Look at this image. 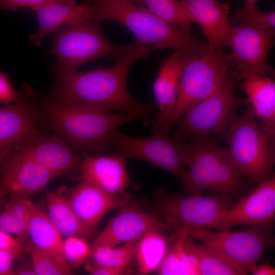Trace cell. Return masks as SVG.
Returning a JSON list of instances; mask_svg holds the SVG:
<instances>
[{
	"label": "cell",
	"instance_id": "cell-33",
	"mask_svg": "<svg viewBox=\"0 0 275 275\" xmlns=\"http://www.w3.org/2000/svg\"><path fill=\"white\" fill-rule=\"evenodd\" d=\"M188 233L185 230L177 232L175 241L157 269L160 275H181V266L183 246Z\"/></svg>",
	"mask_w": 275,
	"mask_h": 275
},
{
	"label": "cell",
	"instance_id": "cell-6",
	"mask_svg": "<svg viewBox=\"0 0 275 275\" xmlns=\"http://www.w3.org/2000/svg\"><path fill=\"white\" fill-rule=\"evenodd\" d=\"M223 136L231 159L246 178L258 184L274 175V141L263 131L252 109L236 114Z\"/></svg>",
	"mask_w": 275,
	"mask_h": 275
},
{
	"label": "cell",
	"instance_id": "cell-11",
	"mask_svg": "<svg viewBox=\"0 0 275 275\" xmlns=\"http://www.w3.org/2000/svg\"><path fill=\"white\" fill-rule=\"evenodd\" d=\"M269 227L253 226L239 231L195 230L188 232L237 267L248 271L274 240Z\"/></svg>",
	"mask_w": 275,
	"mask_h": 275
},
{
	"label": "cell",
	"instance_id": "cell-22",
	"mask_svg": "<svg viewBox=\"0 0 275 275\" xmlns=\"http://www.w3.org/2000/svg\"><path fill=\"white\" fill-rule=\"evenodd\" d=\"M242 87L261 127L272 141L275 139V82L272 78L250 72H241Z\"/></svg>",
	"mask_w": 275,
	"mask_h": 275
},
{
	"label": "cell",
	"instance_id": "cell-38",
	"mask_svg": "<svg viewBox=\"0 0 275 275\" xmlns=\"http://www.w3.org/2000/svg\"><path fill=\"white\" fill-rule=\"evenodd\" d=\"M85 268L92 275H122L128 272L127 267H112L98 265L88 259L85 262Z\"/></svg>",
	"mask_w": 275,
	"mask_h": 275
},
{
	"label": "cell",
	"instance_id": "cell-18",
	"mask_svg": "<svg viewBox=\"0 0 275 275\" xmlns=\"http://www.w3.org/2000/svg\"><path fill=\"white\" fill-rule=\"evenodd\" d=\"M188 57L175 51L161 62L153 86L157 106L155 118L152 122L153 132L164 126L175 106L179 82Z\"/></svg>",
	"mask_w": 275,
	"mask_h": 275
},
{
	"label": "cell",
	"instance_id": "cell-5",
	"mask_svg": "<svg viewBox=\"0 0 275 275\" xmlns=\"http://www.w3.org/2000/svg\"><path fill=\"white\" fill-rule=\"evenodd\" d=\"M45 108L51 126L59 134L79 147L102 151L112 150L108 140L113 133L137 119L123 112L113 114L65 105L53 98L46 101Z\"/></svg>",
	"mask_w": 275,
	"mask_h": 275
},
{
	"label": "cell",
	"instance_id": "cell-41",
	"mask_svg": "<svg viewBox=\"0 0 275 275\" xmlns=\"http://www.w3.org/2000/svg\"><path fill=\"white\" fill-rule=\"evenodd\" d=\"M254 275H274L275 268L269 263L257 264L250 267L248 270Z\"/></svg>",
	"mask_w": 275,
	"mask_h": 275
},
{
	"label": "cell",
	"instance_id": "cell-8",
	"mask_svg": "<svg viewBox=\"0 0 275 275\" xmlns=\"http://www.w3.org/2000/svg\"><path fill=\"white\" fill-rule=\"evenodd\" d=\"M158 215L175 232L217 229L232 198L213 191L207 195L180 196L159 189L154 193Z\"/></svg>",
	"mask_w": 275,
	"mask_h": 275
},
{
	"label": "cell",
	"instance_id": "cell-16",
	"mask_svg": "<svg viewBox=\"0 0 275 275\" xmlns=\"http://www.w3.org/2000/svg\"><path fill=\"white\" fill-rule=\"evenodd\" d=\"M67 198L80 223L93 234L107 212L128 201L127 196L112 197L83 178L70 189Z\"/></svg>",
	"mask_w": 275,
	"mask_h": 275
},
{
	"label": "cell",
	"instance_id": "cell-19",
	"mask_svg": "<svg viewBox=\"0 0 275 275\" xmlns=\"http://www.w3.org/2000/svg\"><path fill=\"white\" fill-rule=\"evenodd\" d=\"M195 22L198 23L207 42L215 48L224 49L232 24L229 18L230 6L216 0H181Z\"/></svg>",
	"mask_w": 275,
	"mask_h": 275
},
{
	"label": "cell",
	"instance_id": "cell-35",
	"mask_svg": "<svg viewBox=\"0 0 275 275\" xmlns=\"http://www.w3.org/2000/svg\"><path fill=\"white\" fill-rule=\"evenodd\" d=\"M74 0H0V6L5 10L16 11L21 7L32 10L52 3H75Z\"/></svg>",
	"mask_w": 275,
	"mask_h": 275
},
{
	"label": "cell",
	"instance_id": "cell-25",
	"mask_svg": "<svg viewBox=\"0 0 275 275\" xmlns=\"http://www.w3.org/2000/svg\"><path fill=\"white\" fill-rule=\"evenodd\" d=\"M47 215L62 237H90L94 234L80 223L67 198L59 193L46 190Z\"/></svg>",
	"mask_w": 275,
	"mask_h": 275
},
{
	"label": "cell",
	"instance_id": "cell-24",
	"mask_svg": "<svg viewBox=\"0 0 275 275\" xmlns=\"http://www.w3.org/2000/svg\"><path fill=\"white\" fill-rule=\"evenodd\" d=\"M27 233L38 249L68 265L63 251V240L47 214L33 204L28 222Z\"/></svg>",
	"mask_w": 275,
	"mask_h": 275
},
{
	"label": "cell",
	"instance_id": "cell-34",
	"mask_svg": "<svg viewBox=\"0 0 275 275\" xmlns=\"http://www.w3.org/2000/svg\"><path fill=\"white\" fill-rule=\"evenodd\" d=\"M181 275H200L199 261L196 244L188 234L185 238L183 246Z\"/></svg>",
	"mask_w": 275,
	"mask_h": 275
},
{
	"label": "cell",
	"instance_id": "cell-43",
	"mask_svg": "<svg viewBox=\"0 0 275 275\" xmlns=\"http://www.w3.org/2000/svg\"><path fill=\"white\" fill-rule=\"evenodd\" d=\"M13 148H7L0 151V163H1L4 158L8 155L12 150Z\"/></svg>",
	"mask_w": 275,
	"mask_h": 275
},
{
	"label": "cell",
	"instance_id": "cell-39",
	"mask_svg": "<svg viewBox=\"0 0 275 275\" xmlns=\"http://www.w3.org/2000/svg\"><path fill=\"white\" fill-rule=\"evenodd\" d=\"M24 249L23 244L13 235L0 231V251H7L18 257Z\"/></svg>",
	"mask_w": 275,
	"mask_h": 275
},
{
	"label": "cell",
	"instance_id": "cell-7",
	"mask_svg": "<svg viewBox=\"0 0 275 275\" xmlns=\"http://www.w3.org/2000/svg\"><path fill=\"white\" fill-rule=\"evenodd\" d=\"M231 55L211 46L188 57L179 82L175 106L161 129L169 133L178 119L194 105L211 95L229 77Z\"/></svg>",
	"mask_w": 275,
	"mask_h": 275
},
{
	"label": "cell",
	"instance_id": "cell-23",
	"mask_svg": "<svg viewBox=\"0 0 275 275\" xmlns=\"http://www.w3.org/2000/svg\"><path fill=\"white\" fill-rule=\"evenodd\" d=\"M38 115L29 104L20 101L0 108V151L18 146L36 135Z\"/></svg>",
	"mask_w": 275,
	"mask_h": 275
},
{
	"label": "cell",
	"instance_id": "cell-42",
	"mask_svg": "<svg viewBox=\"0 0 275 275\" xmlns=\"http://www.w3.org/2000/svg\"><path fill=\"white\" fill-rule=\"evenodd\" d=\"M13 275H36V273L31 262L23 263L13 268Z\"/></svg>",
	"mask_w": 275,
	"mask_h": 275
},
{
	"label": "cell",
	"instance_id": "cell-9",
	"mask_svg": "<svg viewBox=\"0 0 275 275\" xmlns=\"http://www.w3.org/2000/svg\"><path fill=\"white\" fill-rule=\"evenodd\" d=\"M235 74L178 119L174 138L182 142L190 136L211 132L224 135L237 109L244 103L235 93Z\"/></svg>",
	"mask_w": 275,
	"mask_h": 275
},
{
	"label": "cell",
	"instance_id": "cell-32",
	"mask_svg": "<svg viewBox=\"0 0 275 275\" xmlns=\"http://www.w3.org/2000/svg\"><path fill=\"white\" fill-rule=\"evenodd\" d=\"M64 258L71 267H78L89 257L90 246L85 237L71 236L63 240Z\"/></svg>",
	"mask_w": 275,
	"mask_h": 275
},
{
	"label": "cell",
	"instance_id": "cell-4",
	"mask_svg": "<svg viewBox=\"0 0 275 275\" xmlns=\"http://www.w3.org/2000/svg\"><path fill=\"white\" fill-rule=\"evenodd\" d=\"M53 33L50 53L57 57L56 70H77L84 65L102 58L117 60L125 55L148 47L135 41L126 46L114 44L102 33L100 23L81 21Z\"/></svg>",
	"mask_w": 275,
	"mask_h": 275
},
{
	"label": "cell",
	"instance_id": "cell-3",
	"mask_svg": "<svg viewBox=\"0 0 275 275\" xmlns=\"http://www.w3.org/2000/svg\"><path fill=\"white\" fill-rule=\"evenodd\" d=\"M208 134L190 136L182 142L188 167L184 191L196 195L210 190L231 198L237 197L246 188L248 181L232 162L227 149Z\"/></svg>",
	"mask_w": 275,
	"mask_h": 275
},
{
	"label": "cell",
	"instance_id": "cell-21",
	"mask_svg": "<svg viewBox=\"0 0 275 275\" xmlns=\"http://www.w3.org/2000/svg\"><path fill=\"white\" fill-rule=\"evenodd\" d=\"M35 13L38 23L37 32L29 37L34 45L40 46L42 40L48 34L52 33L64 25L95 19L94 7L89 3H52L46 4L33 10Z\"/></svg>",
	"mask_w": 275,
	"mask_h": 275
},
{
	"label": "cell",
	"instance_id": "cell-26",
	"mask_svg": "<svg viewBox=\"0 0 275 275\" xmlns=\"http://www.w3.org/2000/svg\"><path fill=\"white\" fill-rule=\"evenodd\" d=\"M160 229L150 230L138 240L135 258L140 274L146 275L156 270L160 266L168 250L170 240Z\"/></svg>",
	"mask_w": 275,
	"mask_h": 275
},
{
	"label": "cell",
	"instance_id": "cell-29",
	"mask_svg": "<svg viewBox=\"0 0 275 275\" xmlns=\"http://www.w3.org/2000/svg\"><path fill=\"white\" fill-rule=\"evenodd\" d=\"M200 275H241L248 272L231 264L204 243L196 244Z\"/></svg>",
	"mask_w": 275,
	"mask_h": 275
},
{
	"label": "cell",
	"instance_id": "cell-27",
	"mask_svg": "<svg viewBox=\"0 0 275 275\" xmlns=\"http://www.w3.org/2000/svg\"><path fill=\"white\" fill-rule=\"evenodd\" d=\"M142 4L167 22L178 26L190 34L194 19L187 12L179 0H127Z\"/></svg>",
	"mask_w": 275,
	"mask_h": 275
},
{
	"label": "cell",
	"instance_id": "cell-36",
	"mask_svg": "<svg viewBox=\"0 0 275 275\" xmlns=\"http://www.w3.org/2000/svg\"><path fill=\"white\" fill-rule=\"evenodd\" d=\"M21 101L14 89L10 77L0 70V104L5 105Z\"/></svg>",
	"mask_w": 275,
	"mask_h": 275
},
{
	"label": "cell",
	"instance_id": "cell-20",
	"mask_svg": "<svg viewBox=\"0 0 275 275\" xmlns=\"http://www.w3.org/2000/svg\"><path fill=\"white\" fill-rule=\"evenodd\" d=\"M17 148L39 164L61 175L80 170L79 156L58 138L39 139L35 135Z\"/></svg>",
	"mask_w": 275,
	"mask_h": 275
},
{
	"label": "cell",
	"instance_id": "cell-1",
	"mask_svg": "<svg viewBox=\"0 0 275 275\" xmlns=\"http://www.w3.org/2000/svg\"><path fill=\"white\" fill-rule=\"evenodd\" d=\"M150 52L148 48L125 55L110 68L99 66L81 72L56 70L53 98L65 105L105 112L119 111L147 119L153 106L135 100L127 90L126 81L131 66L137 60L147 58Z\"/></svg>",
	"mask_w": 275,
	"mask_h": 275
},
{
	"label": "cell",
	"instance_id": "cell-45",
	"mask_svg": "<svg viewBox=\"0 0 275 275\" xmlns=\"http://www.w3.org/2000/svg\"><path fill=\"white\" fill-rule=\"evenodd\" d=\"M1 163H2V162H1ZM1 163H0V165H1Z\"/></svg>",
	"mask_w": 275,
	"mask_h": 275
},
{
	"label": "cell",
	"instance_id": "cell-17",
	"mask_svg": "<svg viewBox=\"0 0 275 275\" xmlns=\"http://www.w3.org/2000/svg\"><path fill=\"white\" fill-rule=\"evenodd\" d=\"M125 159L119 155L91 156L85 153L79 170L81 178L112 197L125 195L131 184Z\"/></svg>",
	"mask_w": 275,
	"mask_h": 275
},
{
	"label": "cell",
	"instance_id": "cell-44",
	"mask_svg": "<svg viewBox=\"0 0 275 275\" xmlns=\"http://www.w3.org/2000/svg\"><path fill=\"white\" fill-rule=\"evenodd\" d=\"M258 0H244V7L251 8L256 5Z\"/></svg>",
	"mask_w": 275,
	"mask_h": 275
},
{
	"label": "cell",
	"instance_id": "cell-31",
	"mask_svg": "<svg viewBox=\"0 0 275 275\" xmlns=\"http://www.w3.org/2000/svg\"><path fill=\"white\" fill-rule=\"evenodd\" d=\"M232 24L239 23L274 29L275 26V12H264L260 10L257 5L251 8H238L230 18Z\"/></svg>",
	"mask_w": 275,
	"mask_h": 275
},
{
	"label": "cell",
	"instance_id": "cell-2",
	"mask_svg": "<svg viewBox=\"0 0 275 275\" xmlns=\"http://www.w3.org/2000/svg\"><path fill=\"white\" fill-rule=\"evenodd\" d=\"M95 8L94 22L112 20L130 30L139 43L151 51L173 48L188 56L201 54L210 47L206 41L196 38L164 21L145 7L127 0H84Z\"/></svg>",
	"mask_w": 275,
	"mask_h": 275
},
{
	"label": "cell",
	"instance_id": "cell-40",
	"mask_svg": "<svg viewBox=\"0 0 275 275\" xmlns=\"http://www.w3.org/2000/svg\"><path fill=\"white\" fill-rule=\"evenodd\" d=\"M18 257L14 253L0 251V275H13V261Z\"/></svg>",
	"mask_w": 275,
	"mask_h": 275
},
{
	"label": "cell",
	"instance_id": "cell-15",
	"mask_svg": "<svg viewBox=\"0 0 275 275\" xmlns=\"http://www.w3.org/2000/svg\"><path fill=\"white\" fill-rule=\"evenodd\" d=\"M257 185L226 211L216 230H229L236 226L269 227L272 224L275 218L274 175Z\"/></svg>",
	"mask_w": 275,
	"mask_h": 275
},
{
	"label": "cell",
	"instance_id": "cell-10",
	"mask_svg": "<svg viewBox=\"0 0 275 275\" xmlns=\"http://www.w3.org/2000/svg\"><path fill=\"white\" fill-rule=\"evenodd\" d=\"M168 133L160 128L149 138L138 139L117 130L111 135L108 142L117 155L147 161L172 174L184 183L187 175L184 144Z\"/></svg>",
	"mask_w": 275,
	"mask_h": 275
},
{
	"label": "cell",
	"instance_id": "cell-28",
	"mask_svg": "<svg viewBox=\"0 0 275 275\" xmlns=\"http://www.w3.org/2000/svg\"><path fill=\"white\" fill-rule=\"evenodd\" d=\"M138 240L125 243L117 247L99 246L90 252L89 257L94 263L98 265L112 267H127L135 258Z\"/></svg>",
	"mask_w": 275,
	"mask_h": 275
},
{
	"label": "cell",
	"instance_id": "cell-14",
	"mask_svg": "<svg viewBox=\"0 0 275 275\" xmlns=\"http://www.w3.org/2000/svg\"><path fill=\"white\" fill-rule=\"evenodd\" d=\"M153 229L167 231L171 228L158 214L128 201L96 237L90 245V252L99 246H115L136 240Z\"/></svg>",
	"mask_w": 275,
	"mask_h": 275
},
{
	"label": "cell",
	"instance_id": "cell-30",
	"mask_svg": "<svg viewBox=\"0 0 275 275\" xmlns=\"http://www.w3.org/2000/svg\"><path fill=\"white\" fill-rule=\"evenodd\" d=\"M24 249L31 259L36 275H69L73 274L68 265L59 262L49 254L36 248L29 240H25Z\"/></svg>",
	"mask_w": 275,
	"mask_h": 275
},
{
	"label": "cell",
	"instance_id": "cell-13",
	"mask_svg": "<svg viewBox=\"0 0 275 275\" xmlns=\"http://www.w3.org/2000/svg\"><path fill=\"white\" fill-rule=\"evenodd\" d=\"M0 175V211L8 196L23 198L42 190L53 178L61 176L29 157L19 150H13L3 160Z\"/></svg>",
	"mask_w": 275,
	"mask_h": 275
},
{
	"label": "cell",
	"instance_id": "cell-12",
	"mask_svg": "<svg viewBox=\"0 0 275 275\" xmlns=\"http://www.w3.org/2000/svg\"><path fill=\"white\" fill-rule=\"evenodd\" d=\"M274 33V28L232 24L226 46L231 51L234 72H250L267 76L269 71L267 58L273 44Z\"/></svg>",
	"mask_w": 275,
	"mask_h": 275
},
{
	"label": "cell",
	"instance_id": "cell-37",
	"mask_svg": "<svg viewBox=\"0 0 275 275\" xmlns=\"http://www.w3.org/2000/svg\"><path fill=\"white\" fill-rule=\"evenodd\" d=\"M0 231L19 237H23L27 233L26 231L14 219L5 206L0 211Z\"/></svg>",
	"mask_w": 275,
	"mask_h": 275
}]
</instances>
